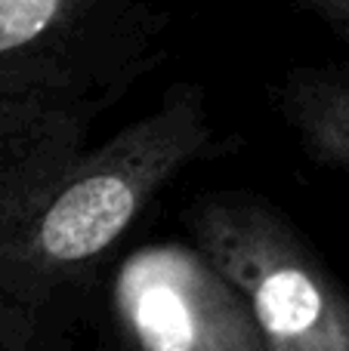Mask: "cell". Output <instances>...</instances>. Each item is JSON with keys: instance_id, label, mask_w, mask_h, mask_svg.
I'll list each match as a JSON object with an SVG mask.
<instances>
[{"instance_id": "3957f363", "label": "cell", "mask_w": 349, "mask_h": 351, "mask_svg": "<svg viewBox=\"0 0 349 351\" xmlns=\"http://www.w3.org/2000/svg\"><path fill=\"white\" fill-rule=\"evenodd\" d=\"M183 225L192 247L245 296L266 351H349L346 287L263 194H198Z\"/></svg>"}, {"instance_id": "6da1fadb", "label": "cell", "mask_w": 349, "mask_h": 351, "mask_svg": "<svg viewBox=\"0 0 349 351\" xmlns=\"http://www.w3.org/2000/svg\"><path fill=\"white\" fill-rule=\"evenodd\" d=\"M195 80L87 148L49 197L0 247V351H74L115 253L158 194L189 167L232 154Z\"/></svg>"}, {"instance_id": "7a4b0ae2", "label": "cell", "mask_w": 349, "mask_h": 351, "mask_svg": "<svg viewBox=\"0 0 349 351\" xmlns=\"http://www.w3.org/2000/svg\"><path fill=\"white\" fill-rule=\"evenodd\" d=\"M170 25L148 0H0V96L99 117L164 62Z\"/></svg>"}, {"instance_id": "277c9868", "label": "cell", "mask_w": 349, "mask_h": 351, "mask_svg": "<svg viewBox=\"0 0 349 351\" xmlns=\"http://www.w3.org/2000/svg\"><path fill=\"white\" fill-rule=\"evenodd\" d=\"M121 351H266L245 296L192 243H142L109 274Z\"/></svg>"}, {"instance_id": "8992f818", "label": "cell", "mask_w": 349, "mask_h": 351, "mask_svg": "<svg viewBox=\"0 0 349 351\" xmlns=\"http://www.w3.org/2000/svg\"><path fill=\"white\" fill-rule=\"evenodd\" d=\"M269 102L297 148L349 182V49L337 59L288 68L269 86Z\"/></svg>"}, {"instance_id": "52a82bcc", "label": "cell", "mask_w": 349, "mask_h": 351, "mask_svg": "<svg viewBox=\"0 0 349 351\" xmlns=\"http://www.w3.org/2000/svg\"><path fill=\"white\" fill-rule=\"evenodd\" d=\"M272 3H282L288 10L315 19L334 37H340L349 49V0H272Z\"/></svg>"}, {"instance_id": "5b68a950", "label": "cell", "mask_w": 349, "mask_h": 351, "mask_svg": "<svg viewBox=\"0 0 349 351\" xmlns=\"http://www.w3.org/2000/svg\"><path fill=\"white\" fill-rule=\"evenodd\" d=\"M96 114L0 96V247L87 152Z\"/></svg>"}]
</instances>
